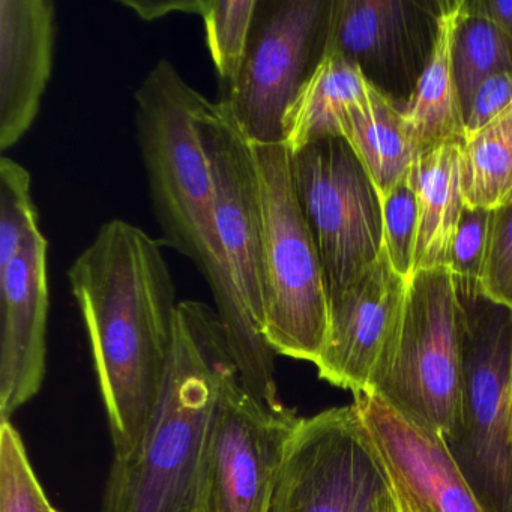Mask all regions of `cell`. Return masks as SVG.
I'll return each mask as SVG.
<instances>
[{
  "instance_id": "9a60e30c",
  "label": "cell",
  "mask_w": 512,
  "mask_h": 512,
  "mask_svg": "<svg viewBox=\"0 0 512 512\" xmlns=\"http://www.w3.org/2000/svg\"><path fill=\"white\" fill-rule=\"evenodd\" d=\"M353 404L407 512H485L445 440L416 427L376 395H355Z\"/></svg>"
},
{
  "instance_id": "6da1fadb",
  "label": "cell",
  "mask_w": 512,
  "mask_h": 512,
  "mask_svg": "<svg viewBox=\"0 0 512 512\" xmlns=\"http://www.w3.org/2000/svg\"><path fill=\"white\" fill-rule=\"evenodd\" d=\"M68 281L88 332L115 460H124L142 439L175 344L179 302L163 242L128 221H109L74 260Z\"/></svg>"
},
{
  "instance_id": "9c48e42d",
  "label": "cell",
  "mask_w": 512,
  "mask_h": 512,
  "mask_svg": "<svg viewBox=\"0 0 512 512\" xmlns=\"http://www.w3.org/2000/svg\"><path fill=\"white\" fill-rule=\"evenodd\" d=\"M331 2L259 0L241 71L221 101L253 145L284 143V116L325 52Z\"/></svg>"
},
{
  "instance_id": "7402d4cb",
  "label": "cell",
  "mask_w": 512,
  "mask_h": 512,
  "mask_svg": "<svg viewBox=\"0 0 512 512\" xmlns=\"http://www.w3.org/2000/svg\"><path fill=\"white\" fill-rule=\"evenodd\" d=\"M454 68L463 112L485 80L512 73V44L491 20L473 13L467 2L455 34Z\"/></svg>"
},
{
  "instance_id": "2e32d148",
  "label": "cell",
  "mask_w": 512,
  "mask_h": 512,
  "mask_svg": "<svg viewBox=\"0 0 512 512\" xmlns=\"http://www.w3.org/2000/svg\"><path fill=\"white\" fill-rule=\"evenodd\" d=\"M52 0H0V151L31 130L53 71Z\"/></svg>"
},
{
  "instance_id": "83f0119b",
  "label": "cell",
  "mask_w": 512,
  "mask_h": 512,
  "mask_svg": "<svg viewBox=\"0 0 512 512\" xmlns=\"http://www.w3.org/2000/svg\"><path fill=\"white\" fill-rule=\"evenodd\" d=\"M481 292L512 310V203L494 211Z\"/></svg>"
},
{
  "instance_id": "603a6c76",
  "label": "cell",
  "mask_w": 512,
  "mask_h": 512,
  "mask_svg": "<svg viewBox=\"0 0 512 512\" xmlns=\"http://www.w3.org/2000/svg\"><path fill=\"white\" fill-rule=\"evenodd\" d=\"M259 0H203L206 43L221 80L229 91L241 71Z\"/></svg>"
},
{
  "instance_id": "7c38bea8",
  "label": "cell",
  "mask_w": 512,
  "mask_h": 512,
  "mask_svg": "<svg viewBox=\"0 0 512 512\" xmlns=\"http://www.w3.org/2000/svg\"><path fill=\"white\" fill-rule=\"evenodd\" d=\"M407 283L383 247L377 262L355 284L331 298L328 335L314 364L323 380L355 395L370 391L397 340Z\"/></svg>"
},
{
  "instance_id": "d6a6232c",
  "label": "cell",
  "mask_w": 512,
  "mask_h": 512,
  "mask_svg": "<svg viewBox=\"0 0 512 512\" xmlns=\"http://www.w3.org/2000/svg\"><path fill=\"white\" fill-rule=\"evenodd\" d=\"M506 112H512V104H511V106H509V109H508V110H506ZM506 112H505V113H506Z\"/></svg>"
},
{
  "instance_id": "277c9868",
  "label": "cell",
  "mask_w": 512,
  "mask_h": 512,
  "mask_svg": "<svg viewBox=\"0 0 512 512\" xmlns=\"http://www.w3.org/2000/svg\"><path fill=\"white\" fill-rule=\"evenodd\" d=\"M140 154L163 242L206 281L217 269L214 178L202 134L211 101L161 59L134 92Z\"/></svg>"
},
{
  "instance_id": "4fadbf2b",
  "label": "cell",
  "mask_w": 512,
  "mask_h": 512,
  "mask_svg": "<svg viewBox=\"0 0 512 512\" xmlns=\"http://www.w3.org/2000/svg\"><path fill=\"white\" fill-rule=\"evenodd\" d=\"M436 14L437 7L431 14L406 0L331 2L323 53L358 65L380 91L403 86L412 95L433 46Z\"/></svg>"
},
{
  "instance_id": "ba28073f",
  "label": "cell",
  "mask_w": 512,
  "mask_h": 512,
  "mask_svg": "<svg viewBox=\"0 0 512 512\" xmlns=\"http://www.w3.org/2000/svg\"><path fill=\"white\" fill-rule=\"evenodd\" d=\"M271 512H407L355 404L302 418Z\"/></svg>"
},
{
  "instance_id": "8fae6325",
  "label": "cell",
  "mask_w": 512,
  "mask_h": 512,
  "mask_svg": "<svg viewBox=\"0 0 512 512\" xmlns=\"http://www.w3.org/2000/svg\"><path fill=\"white\" fill-rule=\"evenodd\" d=\"M301 421L286 404L271 406L251 394L233 368L224 380L193 512H271Z\"/></svg>"
},
{
  "instance_id": "4dcf8cb0",
  "label": "cell",
  "mask_w": 512,
  "mask_h": 512,
  "mask_svg": "<svg viewBox=\"0 0 512 512\" xmlns=\"http://www.w3.org/2000/svg\"><path fill=\"white\" fill-rule=\"evenodd\" d=\"M467 5L473 13L491 20L512 44V0H481L467 2Z\"/></svg>"
},
{
  "instance_id": "f546056e",
  "label": "cell",
  "mask_w": 512,
  "mask_h": 512,
  "mask_svg": "<svg viewBox=\"0 0 512 512\" xmlns=\"http://www.w3.org/2000/svg\"><path fill=\"white\" fill-rule=\"evenodd\" d=\"M119 4L133 10L145 22H154L173 13L200 16L203 8V0H119Z\"/></svg>"
},
{
  "instance_id": "44dd1931",
  "label": "cell",
  "mask_w": 512,
  "mask_h": 512,
  "mask_svg": "<svg viewBox=\"0 0 512 512\" xmlns=\"http://www.w3.org/2000/svg\"><path fill=\"white\" fill-rule=\"evenodd\" d=\"M466 208L496 211L512 199V112L466 136L463 142Z\"/></svg>"
},
{
  "instance_id": "ac0fdd59",
  "label": "cell",
  "mask_w": 512,
  "mask_h": 512,
  "mask_svg": "<svg viewBox=\"0 0 512 512\" xmlns=\"http://www.w3.org/2000/svg\"><path fill=\"white\" fill-rule=\"evenodd\" d=\"M418 203L413 274L449 268L452 244L463 215V142L424 149L409 173ZM413 277V275H412Z\"/></svg>"
},
{
  "instance_id": "d4e9b609",
  "label": "cell",
  "mask_w": 512,
  "mask_h": 512,
  "mask_svg": "<svg viewBox=\"0 0 512 512\" xmlns=\"http://www.w3.org/2000/svg\"><path fill=\"white\" fill-rule=\"evenodd\" d=\"M52 503L13 422H0V512H49Z\"/></svg>"
},
{
  "instance_id": "3957f363",
  "label": "cell",
  "mask_w": 512,
  "mask_h": 512,
  "mask_svg": "<svg viewBox=\"0 0 512 512\" xmlns=\"http://www.w3.org/2000/svg\"><path fill=\"white\" fill-rule=\"evenodd\" d=\"M202 134L214 178L217 269L206 281L239 379L271 406H284L275 356L263 334L265 256L253 145L224 101H211Z\"/></svg>"
},
{
  "instance_id": "7a4b0ae2",
  "label": "cell",
  "mask_w": 512,
  "mask_h": 512,
  "mask_svg": "<svg viewBox=\"0 0 512 512\" xmlns=\"http://www.w3.org/2000/svg\"><path fill=\"white\" fill-rule=\"evenodd\" d=\"M236 368L217 311L181 301L160 398L130 457L113 460L100 512H193L227 374Z\"/></svg>"
},
{
  "instance_id": "cb8c5ba5",
  "label": "cell",
  "mask_w": 512,
  "mask_h": 512,
  "mask_svg": "<svg viewBox=\"0 0 512 512\" xmlns=\"http://www.w3.org/2000/svg\"><path fill=\"white\" fill-rule=\"evenodd\" d=\"M31 181V173L22 164L0 158V268L7 266L26 239L40 229Z\"/></svg>"
},
{
  "instance_id": "8992f818",
  "label": "cell",
  "mask_w": 512,
  "mask_h": 512,
  "mask_svg": "<svg viewBox=\"0 0 512 512\" xmlns=\"http://www.w3.org/2000/svg\"><path fill=\"white\" fill-rule=\"evenodd\" d=\"M461 364V302L454 275L449 268L415 272L407 283L397 340L367 394L449 445L460 431Z\"/></svg>"
},
{
  "instance_id": "5b68a950",
  "label": "cell",
  "mask_w": 512,
  "mask_h": 512,
  "mask_svg": "<svg viewBox=\"0 0 512 512\" xmlns=\"http://www.w3.org/2000/svg\"><path fill=\"white\" fill-rule=\"evenodd\" d=\"M253 154L265 256L263 334L277 355L316 364L328 335L329 289L292 157L284 143L253 145Z\"/></svg>"
},
{
  "instance_id": "52a82bcc",
  "label": "cell",
  "mask_w": 512,
  "mask_h": 512,
  "mask_svg": "<svg viewBox=\"0 0 512 512\" xmlns=\"http://www.w3.org/2000/svg\"><path fill=\"white\" fill-rule=\"evenodd\" d=\"M460 302L461 419L448 448L484 511L512 512V310L484 295Z\"/></svg>"
},
{
  "instance_id": "d6986e66",
  "label": "cell",
  "mask_w": 512,
  "mask_h": 512,
  "mask_svg": "<svg viewBox=\"0 0 512 512\" xmlns=\"http://www.w3.org/2000/svg\"><path fill=\"white\" fill-rule=\"evenodd\" d=\"M341 139L364 167L379 200L406 181L421 154L404 121L403 107L374 85L347 113Z\"/></svg>"
},
{
  "instance_id": "30bf717a",
  "label": "cell",
  "mask_w": 512,
  "mask_h": 512,
  "mask_svg": "<svg viewBox=\"0 0 512 512\" xmlns=\"http://www.w3.org/2000/svg\"><path fill=\"white\" fill-rule=\"evenodd\" d=\"M292 157L293 181L328 281L329 301L383 251L382 206L346 140H320Z\"/></svg>"
},
{
  "instance_id": "5bb4252c",
  "label": "cell",
  "mask_w": 512,
  "mask_h": 512,
  "mask_svg": "<svg viewBox=\"0 0 512 512\" xmlns=\"http://www.w3.org/2000/svg\"><path fill=\"white\" fill-rule=\"evenodd\" d=\"M49 242L35 230L19 254L0 268V419L41 391L47 371Z\"/></svg>"
},
{
  "instance_id": "484cf974",
  "label": "cell",
  "mask_w": 512,
  "mask_h": 512,
  "mask_svg": "<svg viewBox=\"0 0 512 512\" xmlns=\"http://www.w3.org/2000/svg\"><path fill=\"white\" fill-rule=\"evenodd\" d=\"M493 217L494 211L482 208H464L461 215L449 262L461 298L482 295Z\"/></svg>"
},
{
  "instance_id": "ffe728a7",
  "label": "cell",
  "mask_w": 512,
  "mask_h": 512,
  "mask_svg": "<svg viewBox=\"0 0 512 512\" xmlns=\"http://www.w3.org/2000/svg\"><path fill=\"white\" fill-rule=\"evenodd\" d=\"M373 83L337 53H323L284 116V145L296 154L320 140L341 137L344 119Z\"/></svg>"
},
{
  "instance_id": "f1b7e54d",
  "label": "cell",
  "mask_w": 512,
  "mask_h": 512,
  "mask_svg": "<svg viewBox=\"0 0 512 512\" xmlns=\"http://www.w3.org/2000/svg\"><path fill=\"white\" fill-rule=\"evenodd\" d=\"M512 104V73L496 74L485 80L464 112L466 136L496 121Z\"/></svg>"
},
{
  "instance_id": "1f68e13d",
  "label": "cell",
  "mask_w": 512,
  "mask_h": 512,
  "mask_svg": "<svg viewBox=\"0 0 512 512\" xmlns=\"http://www.w3.org/2000/svg\"><path fill=\"white\" fill-rule=\"evenodd\" d=\"M49 512H62V511H59V509H56L55 506L50 505Z\"/></svg>"
},
{
  "instance_id": "4316f807",
  "label": "cell",
  "mask_w": 512,
  "mask_h": 512,
  "mask_svg": "<svg viewBox=\"0 0 512 512\" xmlns=\"http://www.w3.org/2000/svg\"><path fill=\"white\" fill-rule=\"evenodd\" d=\"M380 206L383 247L392 268L409 281L413 275V254L418 232V203L409 176L388 196L380 199Z\"/></svg>"
},
{
  "instance_id": "e0dca14e",
  "label": "cell",
  "mask_w": 512,
  "mask_h": 512,
  "mask_svg": "<svg viewBox=\"0 0 512 512\" xmlns=\"http://www.w3.org/2000/svg\"><path fill=\"white\" fill-rule=\"evenodd\" d=\"M466 0L437 4L433 46L415 89L403 107L404 121L421 151L464 142L466 125L454 68V40Z\"/></svg>"
},
{
  "instance_id": "836d02e7",
  "label": "cell",
  "mask_w": 512,
  "mask_h": 512,
  "mask_svg": "<svg viewBox=\"0 0 512 512\" xmlns=\"http://www.w3.org/2000/svg\"><path fill=\"white\" fill-rule=\"evenodd\" d=\"M509 203H512V199H511V202H509Z\"/></svg>"
}]
</instances>
